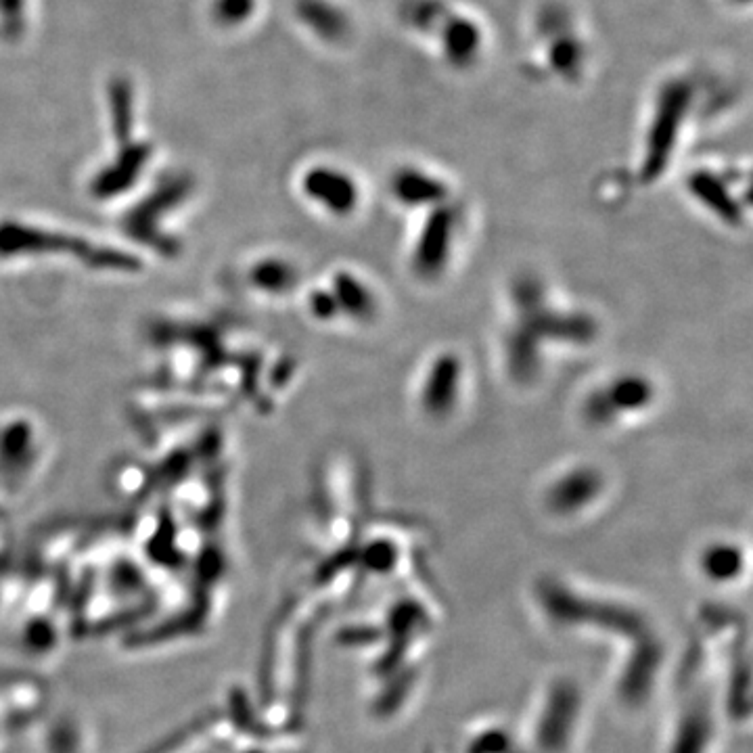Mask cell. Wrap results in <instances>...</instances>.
<instances>
[{"mask_svg":"<svg viewBox=\"0 0 753 753\" xmlns=\"http://www.w3.org/2000/svg\"><path fill=\"white\" fill-rule=\"evenodd\" d=\"M396 195L398 199H402L404 203H410V205H419V203H433L444 195L442 187H438V182L433 185L431 180H423L421 176H410V178H402L396 182Z\"/></svg>","mask_w":753,"mask_h":753,"instance_id":"8992f818","label":"cell"},{"mask_svg":"<svg viewBox=\"0 0 753 753\" xmlns=\"http://www.w3.org/2000/svg\"><path fill=\"white\" fill-rule=\"evenodd\" d=\"M454 235V216L446 210H436L425 222L415 245L413 264L423 277H438L450 258Z\"/></svg>","mask_w":753,"mask_h":753,"instance_id":"7a4b0ae2","label":"cell"},{"mask_svg":"<svg viewBox=\"0 0 753 753\" xmlns=\"http://www.w3.org/2000/svg\"><path fill=\"white\" fill-rule=\"evenodd\" d=\"M707 572L716 578H724L726 574H735V567L739 569V551H735L733 546H724L718 544L714 549L707 551Z\"/></svg>","mask_w":753,"mask_h":753,"instance_id":"52a82bcc","label":"cell"},{"mask_svg":"<svg viewBox=\"0 0 753 753\" xmlns=\"http://www.w3.org/2000/svg\"><path fill=\"white\" fill-rule=\"evenodd\" d=\"M461 377L463 367L456 356L446 354L431 364L421 394L423 406L429 415L442 417L450 413L461 394Z\"/></svg>","mask_w":753,"mask_h":753,"instance_id":"3957f363","label":"cell"},{"mask_svg":"<svg viewBox=\"0 0 753 753\" xmlns=\"http://www.w3.org/2000/svg\"><path fill=\"white\" fill-rule=\"evenodd\" d=\"M601 488V479L595 471L590 469H576L565 473L561 479H557L555 486L551 488L549 502L563 513L582 509L588 500L597 496Z\"/></svg>","mask_w":753,"mask_h":753,"instance_id":"277c9868","label":"cell"},{"mask_svg":"<svg viewBox=\"0 0 753 753\" xmlns=\"http://www.w3.org/2000/svg\"><path fill=\"white\" fill-rule=\"evenodd\" d=\"M341 306L352 310L358 318H373L377 310V300L371 289L364 287L356 279H346L341 283Z\"/></svg>","mask_w":753,"mask_h":753,"instance_id":"5b68a950","label":"cell"},{"mask_svg":"<svg viewBox=\"0 0 753 753\" xmlns=\"http://www.w3.org/2000/svg\"><path fill=\"white\" fill-rule=\"evenodd\" d=\"M653 385L641 375H624L609 383L607 390L592 394L586 404V415L599 425L613 421L618 415L641 413L653 400Z\"/></svg>","mask_w":753,"mask_h":753,"instance_id":"6da1fadb","label":"cell"}]
</instances>
